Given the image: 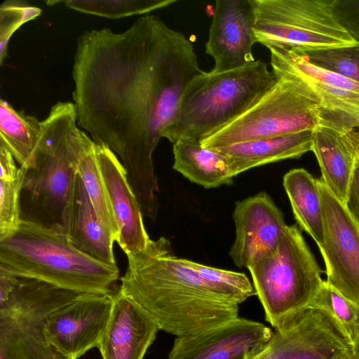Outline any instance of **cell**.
Returning <instances> with one entry per match:
<instances>
[{"instance_id":"9a60e30c","label":"cell","mask_w":359,"mask_h":359,"mask_svg":"<svg viewBox=\"0 0 359 359\" xmlns=\"http://www.w3.org/2000/svg\"><path fill=\"white\" fill-rule=\"evenodd\" d=\"M255 22L252 0H217L205 53L214 60L211 70L225 72L254 62Z\"/></svg>"},{"instance_id":"1f68e13d","label":"cell","mask_w":359,"mask_h":359,"mask_svg":"<svg viewBox=\"0 0 359 359\" xmlns=\"http://www.w3.org/2000/svg\"><path fill=\"white\" fill-rule=\"evenodd\" d=\"M334 13L344 28L359 42V1L335 0Z\"/></svg>"},{"instance_id":"52a82bcc","label":"cell","mask_w":359,"mask_h":359,"mask_svg":"<svg viewBox=\"0 0 359 359\" xmlns=\"http://www.w3.org/2000/svg\"><path fill=\"white\" fill-rule=\"evenodd\" d=\"M80 294L0 267V359H66L48 342L46 325Z\"/></svg>"},{"instance_id":"e0dca14e","label":"cell","mask_w":359,"mask_h":359,"mask_svg":"<svg viewBox=\"0 0 359 359\" xmlns=\"http://www.w3.org/2000/svg\"><path fill=\"white\" fill-rule=\"evenodd\" d=\"M95 153L117 231L116 243L126 255L147 248L151 239L143 222L140 203L116 155L95 142Z\"/></svg>"},{"instance_id":"30bf717a","label":"cell","mask_w":359,"mask_h":359,"mask_svg":"<svg viewBox=\"0 0 359 359\" xmlns=\"http://www.w3.org/2000/svg\"><path fill=\"white\" fill-rule=\"evenodd\" d=\"M271 70L296 81L318 104L321 126L347 134L359 128V83L319 67L299 53L269 48Z\"/></svg>"},{"instance_id":"8992f818","label":"cell","mask_w":359,"mask_h":359,"mask_svg":"<svg viewBox=\"0 0 359 359\" xmlns=\"http://www.w3.org/2000/svg\"><path fill=\"white\" fill-rule=\"evenodd\" d=\"M266 320L284 330L310 306L324 280L297 225L287 226L277 247L248 268Z\"/></svg>"},{"instance_id":"5bb4252c","label":"cell","mask_w":359,"mask_h":359,"mask_svg":"<svg viewBox=\"0 0 359 359\" xmlns=\"http://www.w3.org/2000/svg\"><path fill=\"white\" fill-rule=\"evenodd\" d=\"M233 219L236 238L229 256L238 268L248 269L273 251L287 228L282 212L264 191L237 201Z\"/></svg>"},{"instance_id":"7402d4cb","label":"cell","mask_w":359,"mask_h":359,"mask_svg":"<svg viewBox=\"0 0 359 359\" xmlns=\"http://www.w3.org/2000/svg\"><path fill=\"white\" fill-rule=\"evenodd\" d=\"M173 169L205 189L230 184L233 176L227 158L217 149L200 142L180 140L173 144Z\"/></svg>"},{"instance_id":"836d02e7","label":"cell","mask_w":359,"mask_h":359,"mask_svg":"<svg viewBox=\"0 0 359 359\" xmlns=\"http://www.w3.org/2000/svg\"><path fill=\"white\" fill-rule=\"evenodd\" d=\"M247 359H275L273 351L268 344L259 353L250 356Z\"/></svg>"},{"instance_id":"603a6c76","label":"cell","mask_w":359,"mask_h":359,"mask_svg":"<svg viewBox=\"0 0 359 359\" xmlns=\"http://www.w3.org/2000/svg\"><path fill=\"white\" fill-rule=\"evenodd\" d=\"M283 184L299 226L318 245L323 244L324 219L317 180L305 169L294 168L285 175Z\"/></svg>"},{"instance_id":"d6a6232c","label":"cell","mask_w":359,"mask_h":359,"mask_svg":"<svg viewBox=\"0 0 359 359\" xmlns=\"http://www.w3.org/2000/svg\"><path fill=\"white\" fill-rule=\"evenodd\" d=\"M345 206L359 224V130L356 133L355 159Z\"/></svg>"},{"instance_id":"6da1fadb","label":"cell","mask_w":359,"mask_h":359,"mask_svg":"<svg viewBox=\"0 0 359 359\" xmlns=\"http://www.w3.org/2000/svg\"><path fill=\"white\" fill-rule=\"evenodd\" d=\"M202 72L191 41L158 16L141 17L122 32L93 29L77 39V125L116 155L143 215L152 220L158 191L153 153Z\"/></svg>"},{"instance_id":"2e32d148","label":"cell","mask_w":359,"mask_h":359,"mask_svg":"<svg viewBox=\"0 0 359 359\" xmlns=\"http://www.w3.org/2000/svg\"><path fill=\"white\" fill-rule=\"evenodd\" d=\"M273 333L263 323L238 317L197 335L176 337L168 359H247L261 351Z\"/></svg>"},{"instance_id":"7a4b0ae2","label":"cell","mask_w":359,"mask_h":359,"mask_svg":"<svg viewBox=\"0 0 359 359\" xmlns=\"http://www.w3.org/2000/svg\"><path fill=\"white\" fill-rule=\"evenodd\" d=\"M128 267L120 292L152 319L159 330L185 337L197 335L238 318L239 305L209 287L165 237L126 255Z\"/></svg>"},{"instance_id":"f1b7e54d","label":"cell","mask_w":359,"mask_h":359,"mask_svg":"<svg viewBox=\"0 0 359 359\" xmlns=\"http://www.w3.org/2000/svg\"><path fill=\"white\" fill-rule=\"evenodd\" d=\"M293 50L319 67L359 83V42L341 46Z\"/></svg>"},{"instance_id":"cb8c5ba5","label":"cell","mask_w":359,"mask_h":359,"mask_svg":"<svg viewBox=\"0 0 359 359\" xmlns=\"http://www.w3.org/2000/svg\"><path fill=\"white\" fill-rule=\"evenodd\" d=\"M41 121L35 116L15 110L0 100V143L12 154L20 167L29 163L38 144Z\"/></svg>"},{"instance_id":"4dcf8cb0","label":"cell","mask_w":359,"mask_h":359,"mask_svg":"<svg viewBox=\"0 0 359 359\" xmlns=\"http://www.w3.org/2000/svg\"><path fill=\"white\" fill-rule=\"evenodd\" d=\"M41 13L39 8L5 1L0 8V62L6 57L8 43L15 32L25 22L35 19Z\"/></svg>"},{"instance_id":"8fae6325","label":"cell","mask_w":359,"mask_h":359,"mask_svg":"<svg viewBox=\"0 0 359 359\" xmlns=\"http://www.w3.org/2000/svg\"><path fill=\"white\" fill-rule=\"evenodd\" d=\"M317 183L325 229V242L318 246L326 282L359 308V224L321 179Z\"/></svg>"},{"instance_id":"d590c367","label":"cell","mask_w":359,"mask_h":359,"mask_svg":"<svg viewBox=\"0 0 359 359\" xmlns=\"http://www.w3.org/2000/svg\"><path fill=\"white\" fill-rule=\"evenodd\" d=\"M351 348H350V349L343 352L342 353H341L339 355L336 356L333 359H353V354H352V349Z\"/></svg>"},{"instance_id":"277c9868","label":"cell","mask_w":359,"mask_h":359,"mask_svg":"<svg viewBox=\"0 0 359 359\" xmlns=\"http://www.w3.org/2000/svg\"><path fill=\"white\" fill-rule=\"evenodd\" d=\"M0 267L79 293L113 294L118 288L117 265L80 251L67 233L24 220L0 238Z\"/></svg>"},{"instance_id":"9c48e42d","label":"cell","mask_w":359,"mask_h":359,"mask_svg":"<svg viewBox=\"0 0 359 359\" xmlns=\"http://www.w3.org/2000/svg\"><path fill=\"white\" fill-rule=\"evenodd\" d=\"M274 86L236 119L203 138L204 148L315 130L322 125L317 102L307 90L290 78L276 76Z\"/></svg>"},{"instance_id":"ac0fdd59","label":"cell","mask_w":359,"mask_h":359,"mask_svg":"<svg viewBox=\"0 0 359 359\" xmlns=\"http://www.w3.org/2000/svg\"><path fill=\"white\" fill-rule=\"evenodd\" d=\"M158 330L147 313L118 288L98 349L102 359H143Z\"/></svg>"},{"instance_id":"484cf974","label":"cell","mask_w":359,"mask_h":359,"mask_svg":"<svg viewBox=\"0 0 359 359\" xmlns=\"http://www.w3.org/2000/svg\"><path fill=\"white\" fill-rule=\"evenodd\" d=\"M0 166V238H3L20 223V198L26 169L16 166L12 154L1 143Z\"/></svg>"},{"instance_id":"f546056e","label":"cell","mask_w":359,"mask_h":359,"mask_svg":"<svg viewBox=\"0 0 359 359\" xmlns=\"http://www.w3.org/2000/svg\"><path fill=\"white\" fill-rule=\"evenodd\" d=\"M310 306L321 309L328 313L337 320L352 342L359 328V308L355 304L323 281Z\"/></svg>"},{"instance_id":"3957f363","label":"cell","mask_w":359,"mask_h":359,"mask_svg":"<svg viewBox=\"0 0 359 359\" xmlns=\"http://www.w3.org/2000/svg\"><path fill=\"white\" fill-rule=\"evenodd\" d=\"M86 134L77 127L74 103L58 102L41 121V135L25 168L21 220L67 233L76 174L75 155Z\"/></svg>"},{"instance_id":"7c38bea8","label":"cell","mask_w":359,"mask_h":359,"mask_svg":"<svg viewBox=\"0 0 359 359\" xmlns=\"http://www.w3.org/2000/svg\"><path fill=\"white\" fill-rule=\"evenodd\" d=\"M113 294L81 293L53 311L46 329L50 345L66 359H79L98 348L111 316Z\"/></svg>"},{"instance_id":"44dd1931","label":"cell","mask_w":359,"mask_h":359,"mask_svg":"<svg viewBox=\"0 0 359 359\" xmlns=\"http://www.w3.org/2000/svg\"><path fill=\"white\" fill-rule=\"evenodd\" d=\"M313 130L241 142L214 149L227 158L234 177L253 168L301 157L312 150Z\"/></svg>"},{"instance_id":"ba28073f","label":"cell","mask_w":359,"mask_h":359,"mask_svg":"<svg viewBox=\"0 0 359 359\" xmlns=\"http://www.w3.org/2000/svg\"><path fill=\"white\" fill-rule=\"evenodd\" d=\"M255 43L267 48H323L356 43L337 20L335 0H252Z\"/></svg>"},{"instance_id":"e575fe53","label":"cell","mask_w":359,"mask_h":359,"mask_svg":"<svg viewBox=\"0 0 359 359\" xmlns=\"http://www.w3.org/2000/svg\"><path fill=\"white\" fill-rule=\"evenodd\" d=\"M352 354L353 359H359V328L352 341Z\"/></svg>"},{"instance_id":"4fadbf2b","label":"cell","mask_w":359,"mask_h":359,"mask_svg":"<svg viewBox=\"0 0 359 359\" xmlns=\"http://www.w3.org/2000/svg\"><path fill=\"white\" fill-rule=\"evenodd\" d=\"M275 359H333L352 348L344 330L325 311L309 306L269 341Z\"/></svg>"},{"instance_id":"ffe728a7","label":"cell","mask_w":359,"mask_h":359,"mask_svg":"<svg viewBox=\"0 0 359 359\" xmlns=\"http://www.w3.org/2000/svg\"><path fill=\"white\" fill-rule=\"evenodd\" d=\"M356 133L342 134L320 126L313 133L311 151L321 170L320 179L344 205L355 159Z\"/></svg>"},{"instance_id":"d4e9b609","label":"cell","mask_w":359,"mask_h":359,"mask_svg":"<svg viewBox=\"0 0 359 359\" xmlns=\"http://www.w3.org/2000/svg\"><path fill=\"white\" fill-rule=\"evenodd\" d=\"M95 146V142L86 135L76 151L75 169L84 184L99 220L116 242L118 231L108 203Z\"/></svg>"},{"instance_id":"d6986e66","label":"cell","mask_w":359,"mask_h":359,"mask_svg":"<svg viewBox=\"0 0 359 359\" xmlns=\"http://www.w3.org/2000/svg\"><path fill=\"white\" fill-rule=\"evenodd\" d=\"M67 234L80 251L106 264L116 265L115 242L100 222L80 177L76 173L69 205Z\"/></svg>"},{"instance_id":"4316f807","label":"cell","mask_w":359,"mask_h":359,"mask_svg":"<svg viewBox=\"0 0 359 359\" xmlns=\"http://www.w3.org/2000/svg\"><path fill=\"white\" fill-rule=\"evenodd\" d=\"M181 261L213 291L238 305L256 295L253 285L245 273L214 268L186 259L181 258Z\"/></svg>"},{"instance_id":"5b68a950","label":"cell","mask_w":359,"mask_h":359,"mask_svg":"<svg viewBox=\"0 0 359 359\" xmlns=\"http://www.w3.org/2000/svg\"><path fill=\"white\" fill-rule=\"evenodd\" d=\"M276 81L261 60L225 72L203 71L184 90L177 116L163 137L172 144L180 140L201 143L254 105Z\"/></svg>"},{"instance_id":"83f0119b","label":"cell","mask_w":359,"mask_h":359,"mask_svg":"<svg viewBox=\"0 0 359 359\" xmlns=\"http://www.w3.org/2000/svg\"><path fill=\"white\" fill-rule=\"evenodd\" d=\"M176 0H67L69 8L110 19L141 15L165 8Z\"/></svg>"}]
</instances>
